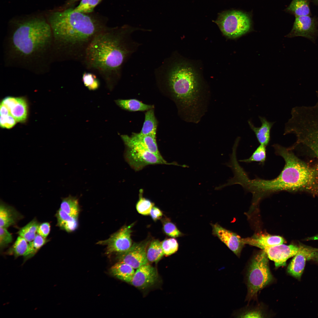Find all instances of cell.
Here are the masks:
<instances>
[{"instance_id": "cell-36", "label": "cell", "mask_w": 318, "mask_h": 318, "mask_svg": "<svg viewBox=\"0 0 318 318\" xmlns=\"http://www.w3.org/2000/svg\"><path fill=\"white\" fill-rule=\"evenodd\" d=\"M47 242V240L46 238L38 234H37L34 239L29 243L30 249V259L33 257Z\"/></svg>"}, {"instance_id": "cell-10", "label": "cell", "mask_w": 318, "mask_h": 318, "mask_svg": "<svg viewBox=\"0 0 318 318\" xmlns=\"http://www.w3.org/2000/svg\"><path fill=\"white\" fill-rule=\"evenodd\" d=\"M148 243L147 241L134 243L128 251L117 254L118 261L127 264L134 269L148 264L146 249Z\"/></svg>"}, {"instance_id": "cell-28", "label": "cell", "mask_w": 318, "mask_h": 318, "mask_svg": "<svg viewBox=\"0 0 318 318\" xmlns=\"http://www.w3.org/2000/svg\"><path fill=\"white\" fill-rule=\"evenodd\" d=\"M146 255L148 262H158L164 255L161 242L158 240L152 241L147 251Z\"/></svg>"}, {"instance_id": "cell-25", "label": "cell", "mask_w": 318, "mask_h": 318, "mask_svg": "<svg viewBox=\"0 0 318 318\" xmlns=\"http://www.w3.org/2000/svg\"><path fill=\"white\" fill-rule=\"evenodd\" d=\"M158 125L154 108L150 109L145 113L144 121L140 133L144 135L156 136Z\"/></svg>"}, {"instance_id": "cell-3", "label": "cell", "mask_w": 318, "mask_h": 318, "mask_svg": "<svg viewBox=\"0 0 318 318\" xmlns=\"http://www.w3.org/2000/svg\"><path fill=\"white\" fill-rule=\"evenodd\" d=\"M157 73L160 87L175 103L181 118L198 123L207 111L210 94L193 68L185 63L166 60Z\"/></svg>"}, {"instance_id": "cell-33", "label": "cell", "mask_w": 318, "mask_h": 318, "mask_svg": "<svg viewBox=\"0 0 318 318\" xmlns=\"http://www.w3.org/2000/svg\"><path fill=\"white\" fill-rule=\"evenodd\" d=\"M138 201L136 205V208L138 212L140 214L147 215H149L151 209L154 206V204L150 200L142 197L141 191Z\"/></svg>"}, {"instance_id": "cell-12", "label": "cell", "mask_w": 318, "mask_h": 318, "mask_svg": "<svg viewBox=\"0 0 318 318\" xmlns=\"http://www.w3.org/2000/svg\"><path fill=\"white\" fill-rule=\"evenodd\" d=\"M299 247L293 245L283 244L266 248L262 250L268 258L274 261L277 268L286 265V261L294 256L297 252Z\"/></svg>"}, {"instance_id": "cell-29", "label": "cell", "mask_w": 318, "mask_h": 318, "mask_svg": "<svg viewBox=\"0 0 318 318\" xmlns=\"http://www.w3.org/2000/svg\"><path fill=\"white\" fill-rule=\"evenodd\" d=\"M39 225L35 219H34L21 228L18 231V233L27 242H31L36 237L37 235L36 233L37 232Z\"/></svg>"}, {"instance_id": "cell-13", "label": "cell", "mask_w": 318, "mask_h": 318, "mask_svg": "<svg viewBox=\"0 0 318 318\" xmlns=\"http://www.w3.org/2000/svg\"><path fill=\"white\" fill-rule=\"evenodd\" d=\"M158 278L156 269L148 264L137 269L130 284L139 289H144L155 284Z\"/></svg>"}, {"instance_id": "cell-34", "label": "cell", "mask_w": 318, "mask_h": 318, "mask_svg": "<svg viewBox=\"0 0 318 318\" xmlns=\"http://www.w3.org/2000/svg\"><path fill=\"white\" fill-rule=\"evenodd\" d=\"M102 0H81L79 5L74 9L76 11L85 14L92 12Z\"/></svg>"}, {"instance_id": "cell-19", "label": "cell", "mask_w": 318, "mask_h": 318, "mask_svg": "<svg viewBox=\"0 0 318 318\" xmlns=\"http://www.w3.org/2000/svg\"><path fill=\"white\" fill-rule=\"evenodd\" d=\"M259 118L261 124V127H256L250 120L248 121V124L260 144L266 146L270 140L271 130L274 122L268 121L264 117L259 116Z\"/></svg>"}, {"instance_id": "cell-5", "label": "cell", "mask_w": 318, "mask_h": 318, "mask_svg": "<svg viewBox=\"0 0 318 318\" xmlns=\"http://www.w3.org/2000/svg\"><path fill=\"white\" fill-rule=\"evenodd\" d=\"M273 146L276 154L284 159L283 168L287 178L288 191L310 189L315 186L317 170L300 160L291 151L278 144Z\"/></svg>"}, {"instance_id": "cell-37", "label": "cell", "mask_w": 318, "mask_h": 318, "mask_svg": "<svg viewBox=\"0 0 318 318\" xmlns=\"http://www.w3.org/2000/svg\"><path fill=\"white\" fill-rule=\"evenodd\" d=\"M163 229L166 235L173 238L179 237L183 235L175 224L169 220H167L164 222Z\"/></svg>"}, {"instance_id": "cell-45", "label": "cell", "mask_w": 318, "mask_h": 318, "mask_svg": "<svg viewBox=\"0 0 318 318\" xmlns=\"http://www.w3.org/2000/svg\"><path fill=\"white\" fill-rule=\"evenodd\" d=\"M313 2L315 4H318V0H314Z\"/></svg>"}, {"instance_id": "cell-43", "label": "cell", "mask_w": 318, "mask_h": 318, "mask_svg": "<svg viewBox=\"0 0 318 318\" xmlns=\"http://www.w3.org/2000/svg\"><path fill=\"white\" fill-rule=\"evenodd\" d=\"M79 0H68L67 2L65 5L67 6H70L77 1Z\"/></svg>"}, {"instance_id": "cell-2", "label": "cell", "mask_w": 318, "mask_h": 318, "mask_svg": "<svg viewBox=\"0 0 318 318\" xmlns=\"http://www.w3.org/2000/svg\"><path fill=\"white\" fill-rule=\"evenodd\" d=\"M133 31L107 27L91 41L81 62L87 69L99 74L110 90L120 80L125 61L139 45L131 37Z\"/></svg>"}, {"instance_id": "cell-32", "label": "cell", "mask_w": 318, "mask_h": 318, "mask_svg": "<svg viewBox=\"0 0 318 318\" xmlns=\"http://www.w3.org/2000/svg\"><path fill=\"white\" fill-rule=\"evenodd\" d=\"M82 80L85 86L90 90H95L100 87V83L97 76L92 72H85Z\"/></svg>"}, {"instance_id": "cell-11", "label": "cell", "mask_w": 318, "mask_h": 318, "mask_svg": "<svg viewBox=\"0 0 318 318\" xmlns=\"http://www.w3.org/2000/svg\"><path fill=\"white\" fill-rule=\"evenodd\" d=\"M295 17L292 29L287 37L301 36L314 41L317 32L316 19L309 15Z\"/></svg>"}, {"instance_id": "cell-35", "label": "cell", "mask_w": 318, "mask_h": 318, "mask_svg": "<svg viewBox=\"0 0 318 318\" xmlns=\"http://www.w3.org/2000/svg\"><path fill=\"white\" fill-rule=\"evenodd\" d=\"M162 247L166 256L170 255L176 252L178 249L177 240L174 238L165 239L161 242Z\"/></svg>"}, {"instance_id": "cell-16", "label": "cell", "mask_w": 318, "mask_h": 318, "mask_svg": "<svg viewBox=\"0 0 318 318\" xmlns=\"http://www.w3.org/2000/svg\"><path fill=\"white\" fill-rule=\"evenodd\" d=\"M314 252V250L311 248L303 245L300 246L297 252L288 267V273L294 277L300 279L306 260L311 258Z\"/></svg>"}, {"instance_id": "cell-46", "label": "cell", "mask_w": 318, "mask_h": 318, "mask_svg": "<svg viewBox=\"0 0 318 318\" xmlns=\"http://www.w3.org/2000/svg\"><path fill=\"white\" fill-rule=\"evenodd\" d=\"M317 180H318V170H317Z\"/></svg>"}, {"instance_id": "cell-30", "label": "cell", "mask_w": 318, "mask_h": 318, "mask_svg": "<svg viewBox=\"0 0 318 318\" xmlns=\"http://www.w3.org/2000/svg\"><path fill=\"white\" fill-rule=\"evenodd\" d=\"M297 143L308 148L318 158V135H311L297 138Z\"/></svg>"}, {"instance_id": "cell-17", "label": "cell", "mask_w": 318, "mask_h": 318, "mask_svg": "<svg viewBox=\"0 0 318 318\" xmlns=\"http://www.w3.org/2000/svg\"><path fill=\"white\" fill-rule=\"evenodd\" d=\"M1 103L7 108L10 114L16 122H22L25 120L27 115V106L24 98L6 97Z\"/></svg>"}, {"instance_id": "cell-14", "label": "cell", "mask_w": 318, "mask_h": 318, "mask_svg": "<svg viewBox=\"0 0 318 318\" xmlns=\"http://www.w3.org/2000/svg\"><path fill=\"white\" fill-rule=\"evenodd\" d=\"M211 225L213 234L217 237L236 255L239 256L244 244L242 238L236 233L225 229L217 223Z\"/></svg>"}, {"instance_id": "cell-21", "label": "cell", "mask_w": 318, "mask_h": 318, "mask_svg": "<svg viewBox=\"0 0 318 318\" xmlns=\"http://www.w3.org/2000/svg\"><path fill=\"white\" fill-rule=\"evenodd\" d=\"M110 271L116 278L130 283L135 272L134 269L129 265L119 261L111 268Z\"/></svg>"}, {"instance_id": "cell-4", "label": "cell", "mask_w": 318, "mask_h": 318, "mask_svg": "<svg viewBox=\"0 0 318 318\" xmlns=\"http://www.w3.org/2000/svg\"><path fill=\"white\" fill-rule=\"evenodd\" d=\"M48 22L53 36L54 62H81L91 41L107 27L94 17L71 8L52 13Z\"/></svg>"}, {"instance_id": "cell-7", "label": "cell", "mask_w": 318, "mask_h": 318, "mask_svg": "<svg viewBox=\"0 0 318 318\" xmlns=\"http://www.w3.org/2000/svg\"><path fill=\"white\" fill-rule=\"evenodd\" d=\"M223 34L228 38H236L248 32L251 27V21L245 13L237 10L220 13L214 21Z\"/></svg>"}, {"instance_id": "cell-38", "label": "cell", "mask_w": 318, "mask_h": 318, "mask_svg": "<svg viewBox=\"0 0 318 318\" xmlns=\"http://www.w3.org/2000/svg\"><path fill=\"white\" fill-rule=\"evenodd\" d=\"M13 240L11 235L6 228L0 227V247L2 249L11 243Z\"/></svg>"}, {"instance_id": "cell-24", "label": "cell", "mask_w": 318, "mask_h": 318, "mask_svg": "<svg viewBox=\"0 0 318 318\" xmlns=\"http://www.w3.org/2000/svg\"><path fill=\"white\" fill-rule=\"evenodd\" d=\"M115 102L120 108L129 111H147L154 108L153 105L145 104L135 99H119L116 100Z\"/></svg>"}, {"instance_id": "cell-44", "label": "cell", "mask_w": 318, "mask_h": 318, "mask_svg": "<svg viewBox=\"0 0 318 318\" xmlns=\"http://www.w3.org/2000/svg\"><path fill=\"white\" fill-rule=\"evenodd\" d=\"M308 240H318V235L308 238L307 239Z\"/></svg>"}, {"instance_id": "cell-22", "label": "cell", "mask_w": 318, "mask_h": 318, "mask_svg": "<svg viewBox=\"0 0 318 318\" xmlns=\"http://www.w3.org/2000/svg\"><path fill=\"white\" fill-rule=\"evenodd\" d=\"M58 226L62 229L68 232L75 230L78 227V218L72 216L60 208L56 214Z\"/></svg>"}, {"instance_id": "cell-31", "label": "cell", "mask_w": 318, "mask_h": 318, "mask_svg": "<svg viewBox=\"0 0 318 318\" xmlns=\"http://www.w3.org/2000/svg\"><path fill=\"white\" fill-rule=\"evenodd\" d=\"M266 146L260 144L249 158L240 161L248 163L256 162L264 163L266 159Z\"/></svg>"}, {"instance_id": "cell-39", "label": "cell", "mask_w": 318, "mask_h": 318, "mask_svg": "<svg viewBox=\"0 0 318 318\" xmlns=\"http://www.w3.org/2000/svg\"><path fill=\"white\" fill-rule=\"evenodd\" d=\"M16 122V121L10 113L0 115V125L2 128H10L14 126Z\"/></svg>"}, {"instance_id": "cell-1", "label": "cell", "mask_w": 318, "mask_h": 318, "mask_svg": "<svg viewBox=\"0 0 318 318\" xmlns=\"http://www.w3.org/2000/svg\"><path fill=\"white\" fill-rule=\"evenodd\" d=\"M13 26L3 40L4 66L38 75L49 72L54 61L53 36L48 22L35 18Z\"/></svg>"}, {"instance_id": "cell-26", "label": "cell", "mask_w": 318, "mask_h": 318, "mask_svg": "<svg viewBox=\"0 0 318 318\" xmlns=\"http://www.w3.org/2000/svg\"><path fill=\"white\" fill-rule=\"evenodd\" d=\"M309 0H292L286 10L295 17L309 16Z\"/></svg>"}, {"instance_id": "cell-41", "label": "cell", "mask_w": 318, "mask_h": 318, "mask_svg": "<svg viewBox=\"0 0 318 318\" xmlns=\"http://www.w3.org/2000/svg\"><path fill=\"white\" fill-rule=\"evenodd\" d=\"M150 215L154 221L160 219L163 214L161 211L158 208L154 206L152 208Z\"/></svg>"}, {"instance_id": "cell-40", "label": "cell", "mask_w": 318, "mask_h": 318, "mask_svg": "<svg viewBox=\"0 0 318 318\" xmlns=\"http://www.w3.org/2000/svg\"><path fill=\"white\" fill-rule=\"evenodd\" d=\"M50 230V226L48 222H44L39 225L37 233L44 238H46L48 235Z\"/></svg>"}, {"instance_id": "cell-20", "label": "cell", "mask_w": 318, "mask_h": 318, "mask_svg": "<svg viewBox=\"0 0 318 318\" xmlns=\"http://www.w3.org/2000/svg\"><path fill=\"white\" fill-rule=\"evenodd\" d=\"M19 218V213L14 208L1 202L0 227L7 228L14 224Z\"/></svg>"}, {"instance_id": "cell-6", "label": "cell", "mask_w": 318, "mask_h": 318, "mask_svg": "<svg viewBox=\"0 0 318 318\" xmlns=\"http://www.w3.org/2000/svg\"><path fill=\"white\" fill-rule=\"evenodd\" d=\"M268 258L262 250L255 256L251 262L247 274V298L249 300L256 297L258 291L272 280Z\"/></svg>"}, {"instance_id": "cell-27", "label": "cell", "mask_w": 318, "mask_h": 318, "mask_svg": "<svg viewBox=\"0 0 318 318\" xmlns=\"http://www.w3.org/2000/svg\"><path fill=\"white\" fill-rule=\"evenodd\" d=\"M60 208L70 216L78 218L80 211L78 198L71 195L63 198Z\"/></svg>"}, {"instance_id": "cell-42", "label": "cell", "mask_w": 318, "mask_h": 318, "mask_svg": "<svg viewBox=\"0 0 318 318\" xmlns=\"http://www.w3.org/2000/svg\"><path fill=\"white\" fill-rule=\"evenodd\" d=\"M241 317L243 318H260L262 317V313L259 311L256 310H251L248 311L241 315Z\"/></svg>"}, {"instance_id": "cell-9", "label": "cell", "mask_w": 318, "mask_h": 318, "mask_svg": "<svg viewBox=\"0 0 318 318\" xmlns=\"http://www.w3.org/2000/svg\"><path fill=\"white\" fill-rule=\"evenodd\" d=\"M134 223L124 226L112 234L108 239L99 241L97 244L107 246L106 254L110 255L113 253L117 254L128 251L132 245L131 236V228Z\"/></svg>"}, {"instance_id": "cell-15", "label": "cell", "mask_w": 318, "mask_h": 318, "mask_svg": "<svg viewBox=\"0 0 318 318\" xmlns=\"http://www.w3.org/2000/svg\"><path fill=\"white\" fill-rule=\"evenodd\" d=\"M156 136L144 135L133 133L130 136L122 135L121 137L125 146L135 145L144 148L160 156H162L158 149Z\"/></svg>"}, {"instance_id": "cell-8", "label": "cell", "mask_w": 318, "mask_h": 318, "mask_svg": "<svg viewBox=\"0 0 318 318\" xmlns=\"http://www.w3.org/2000/svg\"><path fill=\"white\" fill-rule=\"evenodd\" d=\"M126 147L124 153L125 160L136 171L140 170L149 165L173 164L167 162L162 156L139 146L130 145Z\"/></svg>"}, {"instance_id": "cell-23", "label": "cell", "mask_w": 318, "mask_h": 318, "mask_svg": "<svg viewBox=\"0 0 318 318\" xmlns=\"http://www.w3.org/2000/svg\"><path fill=\"white\" fill-rule=\"evenodd\" d=\"M8 254L13 255L15 259L20 256H23L24 263L30 259V249L29 244L25 239L19 236L17 238L12 248L8 251Z\"/></svg>"}, {"instance_id": "cell-18", "label": "cell", "mask_w": 318, "mask_h": 318, "mask_svg": "<svg viewBox=\"0 0 318 318\" xmlns=\"http://www.w3.org/2000/svg\"><path fill=\"white\" fill-rule=\"evenodd\" d=\"M243 242L261 249L283 244L284 240L281 237L269 234H261L251 237L242 238Z\"/></svg>"}]
</instances>
